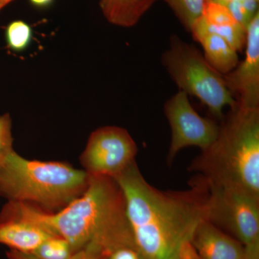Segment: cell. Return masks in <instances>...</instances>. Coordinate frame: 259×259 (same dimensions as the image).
<instances>
[{"label":"cell","instance_id":"1","mask_svg":"<svg viewBox=\"0 0 259 259\" xmlns=\"http://www.w3.org/2000/svg\"><path fill=\"white\" fill-rule=\"evenodd\" d=\"M125 196L135 245L142 259H182L197 227L207 221L209 188L197 175L190 188L162 191L145 180L135 161L115 178Z\"/></svg>","mask_w":259,"mask_h":259},{"label":"cell","instance_id":"2","mask_svg":"<svg viewBox=\"0 0 259 259\" xmlns=\"http://www.w3.org/2000/svg\"><path fill=\"white\" fill-rule=\"evenodd\" d=\"M88 176L83 194L57 212H46L32 204L8 201L0 218L34 223L69 242L74 253L91 248L109 258L121 248L136 250L120 185L111 177Z\"/></svg>","mask_w":259,"mask_h":259},{"label":"cell","instance_id":"3","mask_svg":"<svg viewBox=\"0 0 259 259\" xmlns=\"http://www.w3.org/2000/svg\"><path fill=\"white\" fill-rule=\"evenodd\" d=\"M221 121L215 141L194 158L189 170L209 186L259 198V108L237 102Z\"/></svg>","mask_w":259,"mask_h":259},{"label":"cell","instance_id":"4","mask_svg":"<svg viewBox=\"0 0 259 259\" xmlns=\"http://www.w3.org/2000/svg\"><path fill=\"white\" fill-rule=\"evenodd\" d=\"M89 176L64 162L32 161L12 150L0 162V197L46 212L64 208L83 194Z\"/></svg>","mask_w":259,"mask_h":259},{"label":"cell","instance_id":"5","mask_svg":"<svg viewBox=\"0 0 259 259\" xmlns=\"http://www.w3.org/2000/svg\"><path fill=\"white\" fill-rule=\"evenodd\" d=\"M162 62L180 91L199 99L215 118L222 120L223 109L236 105L223 75L213 69L197 48L177 35L171 37Z\"/></svg>","mask_w":259,"mask_h":259},{"label":"cell","instance_id":"6","mask_svg":"<svg viewBox=\"0 0 259 259\" xmlns=\"http://www.w3.org/2000/svg\"><path fill=\"white\" fill-rule=\"evenodd\" d=\"M209 188L207 221L241 242L248 259H259V198L233 189Z\"/></svg>","mask_w":259,"mask_h":259},{"label":"cell","instance_id":"7","mask_svg":"<svg viewBox=\"0 0 259 259\" xmlns=\"http://www.w3.org/2000/svg\"><path fill=\"white\" fill-rule=\"evenodd\" d=\"M137 152V145L125 129L105 126L90 135L80 161L88 175L115 179L136 161Z\"/></svg>","mask_w":259,"mask_h":259},{"label":"cell","instance_id":"8","mask_svg":"<svg viewBox=\"0 0 259 259\" xmlns=\"http://www.w3.org/2000/svg\"><path fill=\"white\" fill-rule=\"evenodd\" d=\"M164 112L171 130V144L167 155L168 165L183 148L196 146L204 151L218 138L219 124L212 119L201 117L184 92H179L165 103Z\"/></svg>","mask_w":259,"mask_h":259},{"label":"cell","instance_id":"9","mask_svg":"<svg viewBox=\"0 0 259 259\" xmlns=\"http://www.w3.org/2000/svg\"><path fill=\"white\" fill-rule=\"evenodd\" d=\"M223 77L240 105L259 108V12L247 26L244 60Z\"/></svg>","mask_w":259,"mask_h":259},{"label":"cell","instance_id":"10","mask_svg":"<svg viewBox=\"0 0 259 259\" xmlns=\"http://www.w3.org/2000/svg\"><path fill=\"white\" fill-rule=\"evenodd\" d=\"M192 243L200 259H248L241 242L208 221L197 227Z\"/></svg>","mask_w":259,"mask_h":259},{"label":"cell","instance_id":"11","mask_svg":"<svg viewBox=\"0 0 259 259\" xmlns=\"http://www.w3.org/2000/svg\"><path fill=\"white\" fill-rule=\"evenodd\" d=\"M197 21L207 31L223 37L237 52L245 47L247 28L233 18L226 7L209 0Z\"/></svg>","mask_w":259,"mask_h":259},{"label":"cell","instance_id":"12","mask_svg":"<svg viewBox=\"0 0 259 259\" xmlns=\"http://www.w3.org/2000/svg\"><path fill=\"white\" fill-rule=\"evenodd\" d=\"M51 236L53 235L44 228L28 221L0 218V243L10 250L32 254Z\"/></svg>","mask_w":259,"mask_h":259},{"label":"cell","instance_id":"13","mask_svg":"<svg viewBox=\"0 0 259 259\" xmlns=\"http://www.w3.org/2000/svg\"><path fill=\"white\" fill-rule=\"evenodd\" d=\"M194 40L202 45L204 57L209 65L221 74H228L238 64V56L235 51L221 36L207 31L196 21L190 31Z\"/></svg>","mask_w":259,"mask_h":259},{"label":"cell","instance_id":"14","mask_svg":"<svg viewBox=\"0 0 259 259\" xmlns=\"http://www.w3.org/2000/svg\"><path fill=\"white\" fill-rule=\"evenodd\" d=\"M158 1L160 0H100V6L109 23L131 28L139 23L145 13Z\"/></svg>","mask_w":259,"mask_h":259},{"label":"cell","instance_id":"15","mask_svg":"<svg viewBox=\"0 0 259 259\" xmlns=\"http://www.w3.org/2000/svg\"><path fill=\"white\" fill-rule=\"evenodd\" d=\"M209 0H165L186 30L190 31L192 25L202 16Z\"/></svg>","mask_w":259,"mask_h":259},{"label":"cell","instance_id":"16","mask_svg":"<svg viewBox=\"0 0 259 259\" xmlns=\"http://www.w3.org/2000/svg\"><path fill=\"white\" fill-rule=\"evenodd\" d=\"M32 30L23 20H14L7 26L5 40L8 47L15 52H23L31 44Z\"/></svg>","mask_w":259,"mask_h":259},{"label":"cell","instance_id":"17","mask_svg":"<svg viewBox=\"0 0 259 259\" xmlns=\"http://www.w3.org/2000/svg\"><path fill=\"white\" fill-rule=\"evenodd\" d=\"M74 252L69 242L53 236L46 240L32 255L38 259H69Z\"/></svg>","mask_w":259,"mask_h":259},{"label":"cell","instance_id":"18","mask_svg":"<svg viewBox=\"0 0 259 259\" xmlns=\"http://www.w3.org/2000/svg\"><path fill=\"white\" fill-rule=\"evenodd\" d=\"M13 150L12 119L8 113L0 115V162Z\"/></svg>","mask_w":259,"mask_h":259},{"label":"cell","instance_id":"19","mask_svg":"<svg viewBox=\"0 0 259 259\" xmlns=\"http://www.w3.org/2000/svg\"><path fill=\"white\" fill-rule=\"evenodd\" d=\"M9 259H38L32 254L20 253L10 250L7 253ZM107 257L90 248H85L73 253L69 259H107Z\"/></svg>","mask_w":259,"mask_h":259},{"label":"cell","instance_id":"20","mask_svg":"<svg viewBox=\"0 0 259 259\" xmlns=\"http://www.w3.org/2000/svg\"><path fill=\"white\" fill-rule=\"evenodd\" d=\"M107 259H142L134 248H124L116 250Z\"/></svg>","mask_w":259,"mask_h":259},{"label":"cell","instance_id":"21","mask_svg":"<svg viewBox=\"0 0 259 259\" xmlns=\"http://www.w3.org/2000/svg\"><path fill=\"white\" fill-rule=\"evenodd\" d=\"M54 0H30V3L37 8H44L51 4Z\"/></svg>","mask_w":259,"mask_h":259},{"label":"cell","instance_id":"22","mask_svg":"<svg viewBox=\"0 0 259 259\" xmlns=\"http://www.w3.org/2000/svg\"><path fill=\"white\" fill-rule=\"evenodd\" d=\"M210 1L218 3V4L220 5H222L223 6L227 7L228 5L232 4V3H238V2L259 1V0H210Z\"/></svg>","mask_w":259,"mask_h":259},{"label":"cell","instance_id":"23","mask_svg":"<svg viewBox=\"0 0 259 259\" xmlns=\"http://www.w3.org/2000/svg\"><path fill=\"white\" fill-rule=\"evenodd\" d=\"M14 0H0V11Z\"/></svg>","mask_w":259,"mask_h":259}]
</instances>
